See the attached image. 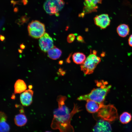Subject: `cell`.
Returning a JSON list of instances; mask_svg holds the SVG:
<instances>
[{"label": "cell", "mask_w": 132, "mask_h": 132, "mask_svg": "<svg viewBox=\"0 0 132 132\" xmlns=\"http://www.w3.org/2000/svg\"><path fill=\"white\" fill-rule=\"evenodd\" d=\"M80 110L77 104H74L73 110L70 113L54 114L51 128L58 129L60 132H74L73 128L70 124L71 120L75 114L80 111Z\"/></svg>", "instance_id": "cell-1"}, {"label": "cell", "mask_w": 132, "mask_h": 132, "mask_svg": "<svg viewBox=\"0 0 132 132\" xmlns=\"http://www.w3.org/2000/svg\"><path fill=\"white\" fill-rule=\"evenodd\" d=\"M97 85L99 87L93 89L89 93L82 95L77 99L79 101L92 100L99 103H103L105 97L111 87L108 83L102 80L96 82Z\"/></svg>", "instance_id": "cell-2"}, {"label": "cell", "mask_w": 132, "mask_h": 132, "mask_svg": "<svg viewBox=\"0 0 132 132\" xmlns=\"http://www.w3.org/2000/svg\"><path fill=\"white\" fill-rule=\"evenodd\" d=\"M97 54L96 51L93 50L92 53H91L81 64V70L85 74H92L97 65L100 62L101 58L97 56Z\"/></svg>", "instance_id": "cell-3"}, {"label": "cell", "mask_w": 132, "mask_h": 132, "mask_svg": "<svg viewBox=\"0 0 132 132\" xmlns=\"http://www.w3.org/2000/svg\"><path fill=\"white\" fill-rule=\"evenodd\" d=\"M97 112L98 117L108 122L114 121L118 118L117 109L111 104L105 105L104 104Z\"/></svg>", "instance_id": "cell-4"}, {"label": "cell", "mask_w": 132, "mask_h": 132, "mask_svg": "<svg viewBox=\"0 0 132 132\" xmlns=\"http://www.w3.org/2000/svg\"><path fill=\"white\" fill-rule=\"evenodd\" d=\"M65 4L63 0H45L43 7L46 12L49 15H57Z\"/></svg>", "instance_id": "cell-5"}, {"label": "cell", "mask_w": 132, "mask_h": 132, "mask_svg": "<svg viewBox=\"0 0 132 132\" xmlns=\"http://www.w3.org/2000/svg\"><path fill=\"white\" fill-rule=\"evenodd\" d=\"M28 30L31 37L35 39L40 38L45 33V25L38 21H33L28 25Z\"/></svg>", "instance_id": "cell-6"}, {"label": "cell", "mask_w": 132, "mask_h": 132, "mask_svg": "<svg viewBox=\"0 0 132 132\" xmlns=\"http://www.w3.org/2000/svg\"><path fill=\"white\" fill-rule=\"evenodd\" d=\"M102 0H85L83 12L79 16L83 17L85 14L96 12L98 8L97 4H101Z\"/></svg>", "instance_id": "cell-7"}, {"label": "cell", "mask_w": 132, "mask_h": 132, "mask_svg": "<svg viewBox=\"0 0 132 132\" xmlns=\"http://www.w3.org/2000/svg\"><path fill=\"white\" fill-rule=\"evenodd\" d=\"M39 44L42 50L44 52H47L54 46L52 38L45 32L40 38Z\"/></svg>", "instance_id": "cell-8"}, {"label": "cell", "mask_w": 132, "mask_h": 132, "mask_svg": "<svg viewBox=\"0 0 132 132\" xmlns=\"http://www.w3.org/2000/svg\"><path fill=\"white\" fill-rule=\"evenodd\" d=\"M95 24L101 29L106 28L110 24V20L108 14H103L97 15L94 18Z\"/></svg>", "instance_id": "cell-9"}, {"label": "cell", "mask_w": 132, "mask_h": 132, "mask_svg": "<svg viewBox=\"0 0 132 132\" xmlns=\"http://www.w3.org/2000/svg\"><path fill=\"white\" fill-rule=\"evenodd\" d=\"M111 131L109 122L102 119L98 120L93 129V132H111Z\"/></svg>", "instance_id": "cell-10"}, {"label": "cell", "mask_w": 132, "mask_h": 132, "mask_svg": "<svg viewBox=\"0 0 132 132\" xmlns=\"http://www.w3.org/2000/svg\"><path fill=\"white\" fill-rule=\"evenodd\" d=\"M33 91L29 89L26 90L20 95V99L22 105L25 106L30 105L32 102Z\"/></svg>", "instance_id": "cell-11"}, {"label": "cell", "mask_w": 132, "mask_h": 132, "mask_svg": "<svg viewBox=\"0 0 132 132\" xmlns=\"http://www.w3.org/2000/svg\"><path fill=\"white\" fill-rule=\"evenodd\" d=\"M86 101V110L88 112L90 113L97 112L104 104L103 103H99L92 100H88Z\"/></svg>", "instance_id": "cell-12"}, {"label": "cell", "mask_w": 132, "mask_h": 132, "mask_svg": "<svg viewBox=\"0 0 132 132\" xmlns=\"http://www.w3.org/2000/svg\"><path fill=\"white\" fill-rule=\"evenodd\" d=\"M0 132H9L10 126L6 121L7 116L3 112H0Z\"/></svg>", "instance_id": "cell-13"}, {"label": "cell", "mask_w": 132, "mask_h": 132, "mask_svg": "<svg viewBox=\"0 0 132 132\" xmlns=\"http://www.w3.org/2000/svg\"><path fill=\"white\" fill-rule=\"evenodd\" d=\"M27 88V86L24 81L18 79L15 82L14 85V93L15 94L21 93L24 92Z\"/></svg>", "instance_id": "cell-14"}, {"label": "cell", "mask_w": 132, "mask_h": 132, "mask_svg": "<svg viewBox=\"0 0 132 132\" xmlns=\"http://www.w3.org/2000/svg\"><path fill=\"white\" fill-rule=\"evenodd\" d=\"M130 29L128 26L125 24H121L117 28V32L121 37H124L129 34Z\"/></svg>", "instance_id": "cell-15"}, {"label": "cell", "mask_w": 132, "mask_h": 132, "mask_svg": "<svg viewBox=\"0 0 132 132\" xmlns=\"http://www.w3.org/2000/svg\"><path fill=\"white\" fill-rule=\"evenodd\" d=\"M47 52L48 57L53 60H56L59 58L62 53L60 49L55 46L49 50Z\"/></svg>", "instance_id": "cell-16"}, {"label": "cell", "mask_w": 132, "mask_h": 132, "mask_svg": "<svg viewBox=\"0 0 132 132\" xmlns=\"http://www.w3.org/2000/svg\"><path fill=\"white\" fill-rule=\"evenodd\" d=\"M14 121L16 125L21 127L25 124L27 121V119L24 114L21 113L15 116Z\"/></svg>", "instance_id": "cell-17"}, {"label": "cell", "mask_w": 132, "mask_h": 132, "mask_svg": "<svg viewBox=\"0 0 132 132\" xmlns=\"http://www.w3.org/2000/svg\"><path fill=\"white\" fill-rule=\"evenodd\" d=\"M74 62L77 64H81L86 59L85 55L83 53L77 52L74 53L72 55Z\"/></svg>", "instance_id": "cell-18"}, {"label": "cell", "mask_w": 132, "mask_h": 132, "mask_svg": "<svg viewBox=\"0 0 132 132\" xmlns=\"http://www.w3.org/2000/svg\"><path fill=\"white\" fill-rule=\"evenodd\" d=\"M132 118L131 113L126 112H123L120 116V121L123 124H127L131 120Z\"/></svg>", "instance_id": "cell-19"}, {"label": "cell", "mask_w": 132, "mask_h": 132, "mask_svg": "<svg viewBox=\"0 0 132 132\" xmlns=\"http://www.w3.org/2000/svg\"><path fill=\"white\" fill-rule=\"evenodd\" d=\"M75 36L74 34H70L68 35L67 38V41L69 43L72 42L74 40Z\"/></svg>", "instance_id": "cell-20"}, {"label": "cell", "mask_w": 132, "mask_h": 132, "mask_svg": "<svg viewBox=\"0 0 132 132\" xmlns=\"http://www.w3.org/2000/svg\"><path fill=\"white\" fill-rule=\"evenodd\" d=\"M77 41L81 43H84V40L83 37L79 35L77 36Z\"/></svg>", "instance_id": "cell-21"}, {"label": "cell", "mask_w": 132, "mask_h": 132, "mask_svg": "<svg viewBox=\"0 0 132 132\" xmlns=\"http://www.w3.org/2000/svg\"><path fill=\"white\" fill-rule=\"evenodd\" d=\"M129 45L132 47V34L130 36L128 40Z\"/></svg>", "instance_id": "cell-22"}, {"label": "cell", "mask_w": 132, "mask_h": 132, "mask_svg": "<svg viewBox=\"0 0 132 132\" xmlns=\"http://www.w3.org/2000/svg\"><path fill=\"white\" fill-rule=\"evenodd\" d=\"M5 37L4 36L2 35H0V39L1 41H3L5 39Z\"/></svg>", "instance_id": "cell-23"}, {"label": "cell", "mask_w": 132, "mask_h": 132, "mask_svg": "<svg viewBox=\"0 0 132 132\" xmlns=\"http://www.w3.org/2000/svg\"><path fill=\"white\" fill-rule=\"evenodd\" d=\"M20 48L22 49H24L25 47V46L23 44H22L20 46Z\"/></svg>", "instance_id": "cell-24"}, {"label": "cell", "mask_w": 132, "mask_h": 132, "mask_svg": "<svg viewBox=\"0 0 132 132\" xmlns=\"http://www.w3.org/2000/svg\"><path fill=\"white\" fill-rule=\"evenodd\" d=\"M63 63V61H60L59 62V63L60 64H62Z\"/></svg>", "instance_id": "cell-25"}, {"label": "cell", "mask_w": 132, "mask_h": 132, "mask_svg": "<svg viewBox=\"0 0 132 132\" xmlns=\"http://www.w3.org/2000/svg\"><path fill=\"white\" fill-rule=\"evenodd\" d=\"M105 54H104V53H103L102 54H101V56H104V55H105Z\"/></svg>", "instance_id": "cell-26"}, {"label": "cell", "mask_w": 132, "mask_h": 132, "mask_svg": "<svg viewBox=\"0 0 132 132\" xmlns=\"http://www.w3.org/2000/svg\"><path fill=\"white\" fill-rule=\"evenodd\" d=\"M19 52L20 53L21 52V53L22 52V50H19Z\"/></svg>", "instance_id": "cell-27"}, {"label": "cell", "mask_w": 132, "mask_h": 132, "mask_svg": "<svg viewBox=\"0 0 132 132\" xmlns=\"http://www.w3.org/2000/svg\"><path fill=\"white\" fill-rule=\"evenodd\" d=\"M50 132V131H46V132Z\"/></svg>", "instance_id": "cell-28"}]
</instances>
